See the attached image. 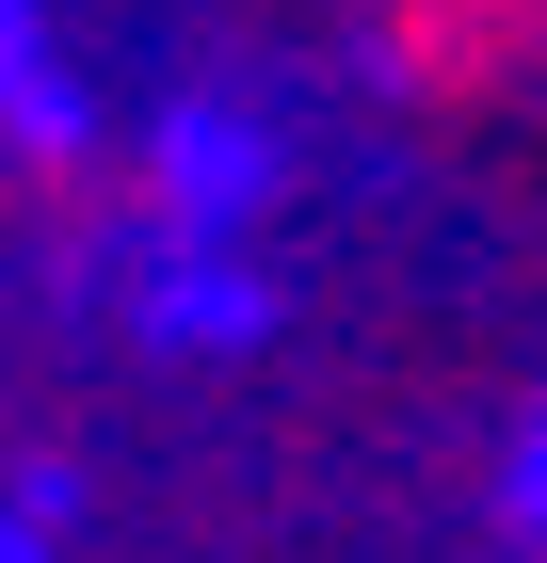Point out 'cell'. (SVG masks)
<instances>
[{"label": "cell", "instance_id": "1", "mask_svg": "<svg viewBox=\"0 0 547 563\" xmlns=\"http://www.w3.org/2000/svg\"><path fill=\"white\" fill-rule=\"evenodd\" d=\"M515 531H547V434H532V467H515Z\"/></svg>", "mask_w": 547, "mask_h": 563}, {"label": "cell", "instance_id": "2", "mask_svg": "<svg viewBox=\"0 0 547 563\" xmlns=\"http://www.w3.org/2000/svg\"><path fill=\"white\" fill-rule=\"evenodd\" d=\"M17 65H33V33H17V0H0V97H17Z\"/></svg>", "mask_w": 547, "mask_h": 563}]
</instances>
